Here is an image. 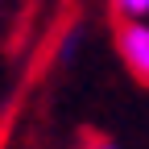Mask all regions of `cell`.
<instances>
[{
    "label": "cell",
    "mask_w": 149,
    "mask_h": 149,
    "mask_svg": "<svg viewBox=\"0 0 149 149\" xmlns=\"http://www.w3.org/2000/svg\"><path fill=\"white\" fill-rule=\"evenodd\" d=\"M116 54L124 70L133 74L137 83L149 87V21H120L116 29Z\"/></svg>",
    "instance_id": "obj_1"
},
{
    "label": "cell",
    "mask_w": 149,
    "mask_h": 149,
    "mask_svg": "<svg viewBox=\"0 0 149 149\" xmlns=\"http://www.w3.org/2000/svg\"><path fill=\"white\" fill-rule=\"evenodd\" d=\"M120 21H149V0H112Z\"/></svg>",
    "instance_id": "obj_2"
},
{
    "label": "cell",
    "mask_w": 149,
    "mask_h": 149,
    "mask_svg": "<svg viewBox=\"0 0 149 149\" xmlns=\"http://www.w3.org/2000/svg\"><path fill=\"white\" fill-rule=\"evenodd\" d=\"M91 149H120V145L112 141V137H100V141H91Z\"/></svg>",
    "instance_id": "obj_3"
}]
</instances>
